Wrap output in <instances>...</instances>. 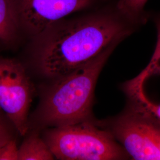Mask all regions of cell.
Wrapping results in <instances>:
<instances>
[{"label":"cell","instance_id":"6da1fadb","mask_svg":"<svg viewBox=\"0 0 160 160\" xmlns=\"http://www.w3.org/2000/svg\"><path fill=\"white\" fill-rule=\"evenodd\" d=\"M148 20L146 12H136L120 6L64 18L35 38L34 61L41 74L55 79L78 68L109 46L119 44Z\"/></svg>","mask_w":160,"mask_h":160},{"label":"cell","instance_id":"9c48e42d","mask_svg":"<svg viewBox=\"0 0 160 160\" xmlns=\"http://www.w3.org/2000/svg\"><path fill=\"white\" fill-rule=\"evenodd\" d=\"M54 158L44 139L36 133L25 139L18 149V160H52Z\"/></svg>","mask_w":160,"mask_h":160},{"label":"cell","instance_id":"7c38bea8","mask_svg":"<svg viewBox=\"0 0 160 160\" xmlns=\"http://www.w3.org/2000/svg\"><path fill=\"white\" fill-rule=\"evenodd\" d=\"M143 116L147 120L149 131L150 132V133L154 141V143H155L157 148L158 149L160 152V125L154 122L153 120L149 119L147 117L145 116Z\"/></svg>","mask_w":160,"mask_h":160},{"label":"cell","instance_id":"3957f363","mask_svg":"<svg viewBox=\"0 0 160 160\" xmlns=\"http://www.w3.org/2000/svg\"><path fill=\"white\" fill-rule=\"evenodd\" d=\"M44 140L55 158L62 160H117L130 157L112 135L92 120L46 131Z\"/></svg>","mask_w":160,"mask_h":160},{"label":"cell","instance_id":"ba28073f","mask_svg":"<svg viewBox=\"0 0 160 160\" xmlns=\"http://www.w3.org/2000/svg\"><path fill=\"white\" fill-rule=\"evenodd\" d=\"M21 30L14 0H0V43L12 46Z\"/></svg>","mask_w":160,"mask_h":160},{"label":"cell","instance_id":"277c9868","mask_svg":"<svg viewBox=\"0 0 160 160\" xmlns=\"http://www.w3.org/2000/svg\"><path fill=\"white\" fill-rule=\"evenodd\" d=\"M32 97L33 87L22 63L0 55V112L22 136L29 130Z\"/></svg>","mask_w":160,"mask_h":160},{"label":"cell","instance_id":"52a82bcc","mask_svg":"<svg viewBox=\"0 0 160 160\" xmlns=\"http://www.w3.org/2000/svg\"><path fill=\"white\" fill-rule=\"evenodd\" d=\"M145 75L142 72L134 80L123 86L129 101V108L147 117L160 125V104L150 101L143 92Z\"/></svg>","mask_w":160,"mask_h":160},{"label":"cell","instance_id":"8fae6325","mask_svg":"<svg viewBox=\"0 0 160 160\" xmlns=\"http://www.w3.org/2000/svg\"><path fill=\"white\" fill-rule=\"evenodd\" d=\"M148 0H118V4L132 12H142Z\"/></svg>","mask_w":160,"mask_h":160},{"label":"cell","instance_id":"30bf717a","mask_svg":"<svg viewBox=\"0 0 160 160\" xmlns=\"http://www.w3.org/2000/svg\"><path fill=\"white\" fill-rule=\"evenodd\" d=\"M18 149L13 138L0 148V160H18Z\"/></svg>","mask_w":160,"mask_h":160},{"label":"cell","instance_id":"4fadbf2b","mask_svg":"<svg viewBox=\"0 0 160 160\" xmlns=\"http://www.w3.org/2000/svg\"><path fill=\"white\" fill-rule=\"evenodd\" d=\"M13 139L12 131L4 119L0 120V148Z\"/></svg>","mask_w":160,"mask_h":160},{"label":"cell","instance_id":"5bb4252c","mask_svg":"<svg viewBox=\"0 0 160 160\" xmlns=\"http://www.w3.org/2000/svg\"><path fill=\"white\" fill-rule=\"evenodd\" d=\"M158 24V42H157V44L156 46V49L155 52L157 53L159 56H160V20L159 22L157 23Z\"/></svg>","mask_w":160,"mask_h":160},{"label":"cell","instance_id":"9a60e30c","mask_svg":"<svg viewBox=\"0 0 160 160\" xmlns=\"http://www.w3.org/2000/svg\"><path fill=\"white\" fill-rule=\"evenodd\" d=\"M2 113L0 112V120H3V119H4V116L2 115Z\"/></svg>","mask_w":160,"mask_h":160},{"label":"cell","instance_id":"5b68a950","mask_svg":"<svg viewBox=\"0 0 160 160\" xmlns=\"http://www.w3.org/2000/svg\"><path fill=\"white\" fill-rule=\"evenodd\" d=\"M21 30L40 34L69 15L98 5L103 0H14Z\"/></svg>","mask_w":160,"mask_h":160},{"label":"cell","instance_id":"7a4b0ae2","mask_svg":"<svg viewBox=\"0 0 160 160\" xmlns=\"http://www.w3.org/2000/svg\"><path fill=\"white\" fill-rule=\"evenodd\" d=\"M118 45H110L78 68L53 79L44 92L38 111L42 125L53 128L92 120L98 78Z\"/></svg>","mask_w":160,"mask_h":160},{"label":"cell","instance_id":"8992f818","mask_svg":"<svg viewBox=\"0 0 160 160\" xmlns=\"http://www.w3.org/2000/svg\"><path fill=\"white\" fill-rule=\"evenodd\" d=\"M107 129L129 155L136 160H160V152L142 114L129 108L109 121Z\"/></svg>","mask_w":160,"mask_h":160}]
</instances>
